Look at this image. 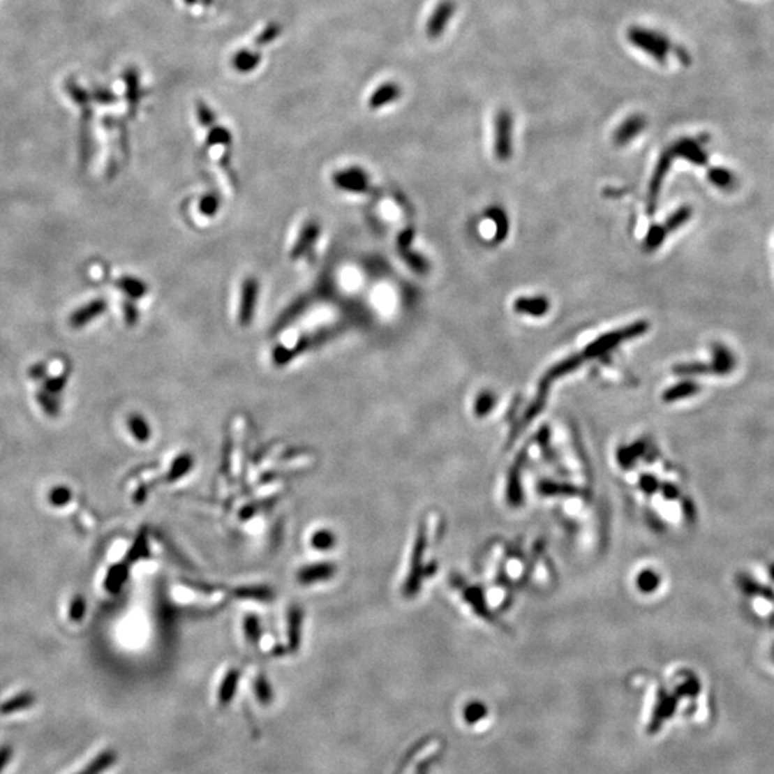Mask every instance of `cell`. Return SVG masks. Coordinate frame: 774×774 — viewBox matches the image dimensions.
Here are the masks:
<instances>
[{"mask_svg": "<svg viewBox=\"0 0 774 774\" xmlns=\"http://www.w3.org/2000/svg\"><path fill=\"white\" fill-rule=\"evenodd\" d=\"M628 40L639 50L646 52L655 62L664 65L669 59L671 50H674L670 39L657 31H651L641 26H632L627 31Z\"/></svg>", "mask_w": 774, "mask_h": 774, "instance_id": "cell-1", "label": "cell"}, {"mask_svg": "<svg viewBox=\"0 0 774 774\" xmlns=\"http://www.w3.org/2000/svg\"><path fill=\"white\" fill-rule=\"evenodd\" d=\"M713 362L711 363H684L674 366V373L680 376H694V375H729L736 367V357L726 345L715 343L713 345Z\"/></svg>", "mask_w": 774, "mask_h": 774, "instance_id": "cell-2", "label": "cell"}, {"mask_svg": "<svg viewBox=\"0 0 774 774\" xmlns=\"http://www.w3.org/2000/svg\"><path fill=\"white\" fill-rule=\"evenodd\" d=\"M650 329V325L647 322H637L631 326H627L624 329L616 330V332H611V333H605L602 336H600L597 340H594L586 349L582 352V356L586 359H594V357H601L604 355H606L608 352L613 350L618 344H621L625 340L634 338L644 334L647 330Z\"/></svg>", "mask_w": 774, "mask_h": 774, "instance_id": "cell-3", "label": "cell"}, {"mask_svg": "<svg viewBox=\"0 0 774 774\" xmlns=\"http://www.w3.org/2000/svg\"><path fill=\"white\" fill-rule=\"evenodd\" d=\"M512 126L511 111L500 110L495 118V155L499 161H508L512 155Z\"/></svg>", "mask_w": 774, "mask_h": 774, "instance_id": "cell-4", "label": "cell"}, {"mask_svg": "<svg viewBox=\"0 0 774 774\" xmlns=\"http://www.w3.org/2000/svg\"><path fill=\"white\" fill-rule=\"evenodd\" d=\"M456 12V2L455 0H440L438 6L433 9L432 15L428 19L426 24V35L429 39H439L446 28L449 22L455 16Z\"/></svg>", "mask_w": 774, "mask_h": 774, "instance_id": "cell-5", "label": "cell"}, {"mask_svg": "<svg viewBox=\"0 0 774 774\" xmlns=\"http://www.w3.org/2000/svg\"><path fill=\"white\" fill-rule=\"evenodd\" d=\"M706 140H692V138H683L677 141L671 149L674 156H680L687 159V161L696 164V165H706L707 164V154L703 149V144Z\"/></svg>", "mask_w": 774, "mask_h": 774, "instance_id": "cell-6", "label": "cell"}, {"mask_svg": "<svg viewBox=\"0 0 774 774\" xmlns=\"http://www.w3.org/2000/svg\"><path fill=\"white\" fill-rule=\"evenodd\" d=\"M674 158H676V156H674L673 149L669 148L667 151H664V154L661 155L660 161H658V164H657V167H655L653 179H651V182H650V191H648V208H650V212H653V211L655 209L657 198H658V194H660V190H661L662 181H664L667 172H669V170H670V167H671V164H673V159H674Z\"/></svg>", "mask_w": 774, "mask_h": 774, "instance_id": "cell-7", "label": "cell"}, {"mask_svg": "<svg viewBox=\"0 0 774 774\" xmlns=\"http://www.w3.org/2000/svg\"><path fill=\"white\" fill-rule=\"evenodd\" d=\"M647 126V119L641 114H634L628 117L617 129L613 132V144L623 147L631 142L635 137H638Z\"/></svg>", "mask_w": 774, "mask_h": 774, "instance_id": "cell-8", "label": "cell"}, {"mask_svg": "<svg viewBox=\"0 0 774 774\" xmlns=\"http://www.w3.org/2000/svg\"><path fill=\"white\" fill-rule=\"evenodd\" d=\"M402 96V88L396 82H385L378 87L369 98L370 110H382Z\"/></svg>", "mask_w": 774, "mask_h": 774, "instance_id": "cell-9", "label": "cell"}, {"mask_svg": "<svg viewBox=\"0 0 774 774\" xmlns=\"http://www.w3.org/2000/svg\"><path fill=\"white\" fill-rule=\"evenodd\" d=\"M124 81H125V96L128 101V106H129V112L133 117L135 114L138 105H140V99H141V84H140V72L137 70V68H128L124 72Z\"/></svg>", "mask_w": 774, "mask_h": 774, "instance_id": "cell-10", "label": "cell"}, {"mask_svg": "<svg viewBox=\"0 0 774 774\" xmlns=\"http://www.w3.org/2000/svg\"><path fill=\"white\" fill-rule=\"evenodd\" d=\"M583 360H585V357H583L582 353H581V355L571 356V357H568V359H565V360H563V362H559L558 364L552 366V367L546 371V375L544 376V379H542L539 387L548 389L549 385H551L555 379H559L560 376L568 375V373L576 370V369L582 364Z\"/></svg>", "mask_w": 774, "mask_h": 774, "instance_id": "cell-11", "label": "cell"}, {"mask_svg": "<svg viewBox=\"0 0 774 774\" xmlns=\"http://www.w3.org/2000/svg\"><path fill=\"white\" fill-rule=\"evenodd\" d=\"M257 292H258L257 280L248 278L243 285V303H241V310H239V323L244 326L250 323L251 315L254 314Z\"/></svg>", "mask_w": 774, "mask_h": 774, "instance_id": "cell-12", "label": "cell"}, {"mask_svg": "<svg viewBox=\"0 0 774 774\" xmlns=\"http://www.w3.org/2000/svg\"><path fill=\"white\" fill-rule=\"evenodd\" d=\"M549 302L546 297H521L515 300L514 310L519 314H528L532 317H542L549 310Z\"/></svg>", "mask_w": 774, "mask_h": 774, "instance_id": "cell-13", "label": "cell"}, {"mask_svg": "<svg viewBox=\"0 0 774 774\" xmlns=\"http://www.w3.org/2000/svg\"><path fill=\"white\" fill-rule=\"evenodd\" d=\"M261 64V53L251 49H239L232 57L231 65L238 73L254 72Z\"/></svg>", "mask_w": 774, "mask_h": 774, "instance_id": "cell-14", "label": "cell"}, {"mask_svg": "<svg viewBox=\"0 0 774 774\" xmlns=\"http://www.w3.org/2000/svg\"><path fill=\"white\" fill-rule=\"evenodd\" d=\"M106 308V303L103 300H95L89 304H87L85 307L79 308L77 311H75L70 315L69 323L72 327L79 329V327H84L85 325H88L91 320H94L95 317H98L99 314H102Z\"/></svg>", "mask_w": 774, "mask_h": 774, "instance_id": "cell-15", "label": "cell"}, {"mask_svg": "<svg viewBox=\"0 0 774 774\" xmlns=\"http://www.w3.org/2000/svg\"><path fill=\"white\" fill-rule=\"evenodd\" d=\"M334 179H336V184L341 186V188L352 190V191H360L363 186H366V182H367L366 174L359 168H350V170L341 171L334 177Z\"/></svg>", "mask_w": 774, "mask_h": 774, "instance_id": "cell-16", "label": "cell"}, {"mask_svg": "<svg viewBox=\"0 0 774 774\" xmlns=\"http://www.w3.org/2000/svg\"><path fill=\"white\" fill-rule=\"evenodd\" d=\"M238 680H239V674L235 670H230L227 671V674L224 676V680L221 681L220 690H218V704L221 707L228 706L234 696H235V691H237V685H238Z\"/></svg>", "mask_w": 774, "mask_h": 774, "instance_id": "cell-17", "label": "cell"}, {"mask_svg": "<svg viewBox=\"0 0 774 774\" xmlns=\"http://www.w3.org/2000/svg\"><path fill=\"white\" fill-rule=\"evenodd\" d=\"M65 89H66L68 95L72 98V101L79 106V108H81V110L88 108L89 103H91V101H92V99H91V95H89L85 89H82L81 87H79V85L76 84L75 77H72V76H70V77H66V81H65Z\"/></svg>", "mask_w": 774, "mask_h": 774, "instance_id": "cell-18", "label": "cell"}, {"mask_svg": "<svg viewBox=\"0 0 774 774\" xmlns=\"http://www.w3.org/2000/svg\"><path fill=\"white\" fill-rule=\"evenodd\" d=\"M697 392H699V385L697 383H694L691 380H685V382H681V383L670 387L669 390L664 393L662 397H664V400H667V402H674V400L696 394Z\"/></svg>", "mask_w": 774, "mask_h": 774, "instance_id": "cell-19", "label": "cell"}, {"mask_svg": "<svg viewBox=\"0 0 774 774\" xmlns=\"http://www.w3.org/2000/svg\"><path fill=\"white\" fill-rule=\"evenodd\" d=\"M708 179L720 190H731L736 185V175L726 168H713L708 171Z\"/></svg>", "mask_w": 774, "mask_h": 774, "instance_id": "cell-20", "label": "cell"}, {"mask_svg": "<svg viewBox=\"0 0 774 774\" xmlns=\"http://www.w3.org/2000/svg\"><path fill=\"white\" fill-rule=\"evenodd\" d=\"M117 761V754L111 750L101 753L92 763H89L84 771L77 774H102L106 768H110Z\"/></svg>", "mask_w": 774, "mask_h": 774, "instance_id": "cell-21", "label": "cell"}, {"mask_svg": "<svg viewBox=\"0 0 774 774\" xmlns=\"http://www.w3.org/2000/svg\"><path fill=\"white\" fill-rule=\"evenodd\" d=\"M691 216H692V209H691V207L684 205V207H681L680 209H677V211L674 212V214H671L669 218H667V221H665L662 225L665 227V230L669 231V232L676 231L677 228H680L681 225H684V224L691 218Z\"/></svg>", "mask_w": 774, "mask_h": 774, "instance_id": "cell-22", "label": "cell"}, {"mask_svg": "<svg viewBox=\"0 0 774 774\" xmlns=\"http://www.w3.org/2000/svg\"><path fill=\"white\" fill-rule=\"evenodd\" d=\"M254 692L260 704L269 706L273 701V690L265 676H258L254 683Z\"/></svg>", "mask_w": 774, "mask_h": 774, "instance_id": "cell-23", "label": "cell"}, {"mask_svg": "<svg viewBox=\"0 0 774 774\" xmlns=\"http://www.w3.org/2000/svg\"><path fill=\"white\" fill-rule=\"evenodd\" d=\"M667 235H669V231L665 230L664 225L651 227L647 237H646V248L650 250V251L657 250L662 244V241H664Z\"/></svg>", "mask_w": 774, "mask_h": 774, "instance_id": "cell-24", "label": "cell"}, {"mask_svg": "<svg viewBox=\"0 0 774 774\" xmlns=\"http://www.w3.org/2000/svg\"><path fill=\"white\" fill-rule=\"evenodd\" d=\"M118 288H121L125 295L132 297H141L145 292V285L140 280L129 278V277L121 278L118 281Z\"/></svg>", "mask_w": 774, "mask_h": 774, "instance_id": "cell-25", "label": "cell"}, {"mask_svg": "<svg viewBox=\"0 0 774 774\" xmlns=\"http://www.w3.org/2000/svg\"><path fill=\"white\" fill-rule=\"evenodd\" d=\"M333 542H334V537H332V533L327 529H322V530H317V532L313 533L311 539H310V546L313 549L325 551V549L330 548L333 545Z\"/></svg>", "mask_w": 774, "mask_h": 774, "instance_id": "cell-26", "label": "cell"}, {"mask_svg": "<svg viewBox=\"0 0 774 774\" xmlns=\"http://www.w3.org/2000/svg\"><path fill=\"white\" fill-rule=\"evenodd\" d=\"M281 34V28L278 23H270L269 26H265V28L258 34V36L255 38V45L261 46V45H267L273 40H276Z\"/></svg>", "mask_w": 774, "mask_h": 774, "instance_id": "cell-27", "label": "cell"}, {"mask_svg": "<svg viewBox=\"0 0 774 774\" xmlns=\"http://www.w3.org/2000/svg\"><path fill=\"white\" fill-rule=\"evenodd\" d=\"M207 140H208L209 145H223V144H228L231 141V135L225 128H223L220 125L218 126L212 125Z\"/></svg>", "mask_w": 774, "mask_h": 774, "instance_id": "cell-28", "label": "cell"}, {"mask_svg": "<svg viewBox=\"0 0 774 774\" xmlns=\"http://www.w3.org/2000/svg\"><path fill=\"white\" fill-rule=\"evenodd\" d=\"M197 114H198V119H200L201 125H204L205 128H211L212 125H214V122H216L214 112L209 110L208 105H205L201 101L197 102Z\"/></svg>", "mask_w": 774, "mask_h": 774, "instance_id": "cell-29", "label": "cell"}, {"mask_svg": "<svg viewBox=\"0 0 774 774\" xmlns=\"http://www.w3.org/2000/svg\"><path fill=\"white\" fill-rule=\"evenodd\" d=\"M91 99L99 105H114L118 101L117 95H114L110 89L103 88H95L91 94Z\"/></svg>", "mask_w": 774, "mask_h": 774, "instance_id": "cell-30", "label": "cell"}, {"mask_svg": "<svg viewBox=\"0 0 774 774\" xmlns=\"http://www.w3.org/2000/svg\"><path fill=\"white\" fill-rule=\"evenodd\" d=\"M317 230H318V227H317L315 224H308V225L304 228L303 237L300 238V241H299V244H297L295 253L303 251L308 243L311 244V243L314 241V238H315V235H317Z\"/></svg>", "mask_w": 774, "mask_h": 774, "instance_id": "cell-31", "label": "cell"}, {"mask_svg": "<svg viewBox=\"0 0 774 774\" xmlns=\"http://www.w3.org/2000/svg\"><path fill=\"white\" fill-rule=\"evenodd\" d=\"M492 394L491 393H482L477 397V403H476V412L477 415H482L486 413L489 410V408L492 406Z\"/></svg>", "mask_w": 774, "mask_h": 774, "instance_id": "cell-32", "label": "cell"}, {"mask_svg": "<svg viewBox=\"0 0 774 774\" xmlns=\"http://www.w3.org/2000/svg\"><path fill=\"white\" fill-rule=\"evenodd\" d=\"M9 759H10V749L9 747H2V749H0V773H2V770L8 764Z\"/></svg>", "mask_w": 774, "mask_h": 774, "instance_id": "cell-33", "label": "cell"}, {"mask_svg": "<svg viewBox=\"0 0 774 774\" xmlns=\"http://www.w3.org/2000/svg\"><path fill=\"white\" fill-rule=\"evenodd\" d=\"M182 2H184L185 5H194V3L198 2V0H182Z\"/></svg>", "mask_w": 774, "mask_h": 774, "instance_id": "cell-34", "label": "cell"}]
</instances>
